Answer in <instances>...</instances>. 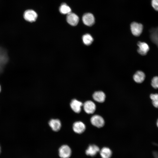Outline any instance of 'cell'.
Returning <instances> with one entry per match:
<instances>
[{
	"instance_id": "obj_8",
	"label": "cell",
	"mask_w": 158,
	"mask_h": 158,
	"mask_svg": "<svg viewBox=\"0 0 158 158\" xmlns=\"http://www.w3.org/2000/svg\"><path fill=\"white\" fill-rule=\"evenodd\" d=\"M66 20L70 25L75 26L78 24L79 21V18L75 14L71 12L67 14Z\"/></svg>"
},
{
	"instance_id": "obj_21",
	"label": "cell",
	"mask_w": 158,
	"mask_h": 158,
	"mask_svg": "<svg viewBox=\"0 0 158 158\" xmlns=\"http://www.w3.org/2000/svg\"><path fill=\"white\" fill-rule=\"evenodd\" d=\"M151 5L155 10L158 11V0H152Z\"/></svg>"
},
{
	"instance_id": "obj_23",
	"label": "cell",
	"mask_w": 158,
	"mask_h": 158,
	"mask_svg": "<svg viewBox=\"0 0 158 158\" xmlns=\"http://www.w3.org/2000/svg\"><path fill=\"white\" fill-rule=\"evenodd\" d=\"M1 147H0V153H1Z\"/></svg>"
},
{
	"instance_id": "obj_11",
	"label": "cell",
	"mask_w": 158,
	"mask_h": 158,
	"mask_svg": "<svg viewBox=\"0 0 158 158\" xmlns=\"http://www.w3.org/2000/svg\"><path fill=\"white\" fill-rule=\"evenodd\" d=\"M99 151V148L95 145H90L85 151L86 155L92 157L95 156Z\"/></svg>"
},
{
	"instance_id": "obj_13",
	"label": "cell",
	"mask_w": 158,
	"mask_h": 158,
	"mask_svg": "<svg viewBox=\"0 0 158 158\" xmlns=\"http://www.w3.org/2000/svg\"><path fill=\"white\" fill-rule=\"evenodd\" d=\"M8 60L6 53L4 50L0 49V73L1 72L4 66L7 63Z\"/></svg>"
},
{
	"instance_id": "obj_2",
	"label": "cell",
	"mask_w": 158,
	"mask_h": 158,
	"mask_svg": "<svg viewBox=\"0 0 158 158\" xmlns=\"http://www.w3.org/2000/svg\"><path fill=\"white\" fill-rule=\"evenodd\" d=\"M59 155L61 158H68L71 154V150L67 145L61 146L59 150Z\"/></svg>"
},
{
	"instance_id": "obj_10",
	"label": "cell",
	"mask_w": 158,
	"mask_h": 158,
	"mask_svg": "<svg viewBox=\"0 0 158 158\" xmlns=\"http://www.w3.org/2000/svg\"><path fill=\"white\" fill-rule=\"evenodd\" d=\"M83 106L82 103L76 99H73L70 103V107L72 110L76 113H79L81 111V107Z\"/></svg>"
},
{
	"instance_id": "obj_14",
	"label": "cell",
	"mask_w": 158,
	"mask_h": 158,
	"mask_svg": "<svg viewBox=\"0 0 158 158\" xmlns=\"http://www.w3.org/2000/svg\"><path fill=\"white\" fill-rule=\"evenodd\" d=\"M92 97L95 101L99 102L102 103L105 101L106 96L103 92L98 91L95 92L93 95Z\"/></svg>"
},
{
	"instance_id": "obj_12",
	"label": "cell",
	"mask_w": 158,
	"mask_h": 158,
	"mask_svg": "<svg viewBox=\"0 0 158 158\" xmlns=\"http://www.w3.org/2000/svg\"><path fill=\"white\" fill-rule=\"evenodd\" d=\"M49 126L52 130L55 131H57L60 129L61 127V123L58 119H51L49 122Z\"/></svg>"
},
{
	"instance_id": "obj_20",
	"label": "cell",
	"mask_w": 158,
	"mask_h": 158,
	"mask_svg": "<svg viewBox=\"0 0 158 158\" xmlns=\"http://www.w3.org/2000/svg\"><path fill=\"white\" fill-rule=\"evenodd\" d=\"M151 85L154 88L158 89V76H156L152 78Z\"/></svg>"
},
{
	"instance_id": "obj_24",
	"label": "cell",
	"mask_w": 158,
	"mask_h": 158,
	"mask_svg": "<svg viewBox=\"0 0 158 158\" xmlns=\"http://www.w3.org/2000/svg\"><path fill=\"white\" fill-rule=\"evenodd\" d=\"M1 86H0V92L1 91Z\"/></svg>"
},
{
	"instance_id": "obj_6",
	"label": "cell",
	"mask_w": 158,
	"mask_h": 158,
	"mask_svg": "<svg viewBox=\"0 0 158 158\" xmlns=\"http://www.w3.org/2000/svg\"><path fill=\"white\" fill-rule=\"evenodd\" d=\"M83 106L84 110L88 114H92L94 113L96 109L95 104L90 100L85 102L83 104Z\"/></svg>"
},
{
	"instance_id": "obj_4",
	"label": "cell",
	"mask_w": 158,
	"mask_h": 158,
	"mask_svg": "<svg viewBox=\"0 0 158 158\" xmlns=\"http://www.w3.org/2000/svg\"><path fill=\"white\" fill-rule=\"evenodd\" d=\"M23 16L26 21L32 22L36 20L37 17V15L34 11L28 10L24 12Z\"/></svg>"
},
{
	"instance_id": "obj_17",
	"label": "cell",
	"mask_w": 158,
	"mask_h": 158,
	"mask_svg": "<svg viewBox=\"0 0 158 158\" xmlns=\"http://www.w3.org/2000/svg\"><path fill=\"white\" fill-rule=\"evenodd\" d=\"M60 12L63 14H68L71 12L70 8L66 3H62L59 8Z\"/></svg>"
},
{
	"instance_id": "obj_22",
	"label": "cell",
	"mask_w": 158,
	"mask_h": 158,
	"mask_svg": "<svg viewBox=\"0 0 158 158\" xmlns=\"http://www.w3.org/2000/svg\"><path fill=\"white\" fill-rule=\"evenodd\" d=\"M157 127H158V119H157Z\"/></svg>"
},
{
	"instance_id": "obj_7",
	"label": "cell",
	"mask_w": 158,
	"mask_h": 158,
	"mask_svg": "<svg viewBox=\"0 0 158 158\" xmlns=\"http://www.w3.org/2000/svg\"><path fill=\"white\" fill-rule=\"evenodd\" d=\"M137 45L138 47V52L142 56L146 55L150 49V47L148 44L145 42H139Z\"/></svg>"
},
{
	"instance_id": "obj_16",
	"label": "cell",
	"mask_w": 158,
	"mask_h": 158,
	"mask_svg": "<svg viewBox=\"0 0 158 158\" xmlns=\"http://www.w3.org/2000/svg\"><path fill=\"white\" fill-rule=\"evenodd\" d=\"M100 154L102 158H110L111 156L112 152L108 147H104L101 150Z\"/></svg>"
},
{
	"instance_id": "obj_15",
	"label": "cell",
	"mask_w": 158,
	"mask_h": 158,
	"mask_svg": "<svg viewBox=\"0 0 158 158\" xmlns=\"http://www.w3.org/2000/svg\"><path fill=\"white\" fill-rule=\"evenodd\" d=\"M145 77L144 73L141 71H137L133 76L134 80L138 83H141L145 80Z\"/></svg>"
},
{
	"instance_id": "obj_18",
	"label": "cell",
	"mask_w": 158,
	"mask_h": 158,
	"mask_svg": "<svg viewBox=\"0 0 158 158\" xmlns=\"http://www.w3.org/2000/svg\"><path fill=\"white\" fill-rule=\"evenodd\" d=\"M84 43L87 45H90L93 41V39L91 35L86 34L84 35L82 37Z\"/></svg>"
},
{
	"instance_id": "obj_5",
	"label": "cell",
	"mask_w": 158,
	"mask_h": 158,
	"mask_svg": "<svg viewBox=\"0 0 158 158\" xmlns=\"http://www.w3.org/2000/svg\"><path fill=\"white\" fill-rule=\"evenodd\" d=\"M83 23L87 26L92 25L95 22V18L93 15L90 13L85 14L82 17Z\"/></svg>"
},
{
	"instance_id": "obj_1",
	"label": "cell",
	"mask_w": 158,
	"mask_h": 158,
	"mask_svg": "<svg viewBox=\"0 0 158 158\" xmlns=\"http://www.w3.org/2000/svg\"><path fill=\"white\" fill-rule=\"evenodd\" d=\"M130 29L131 32L134 35L138 36L142 32L143 27L141 23L133 22L131 24Z\"/></svg>"
},
{
	"instance_id": "obj_3",
	"label": "cell",
	"mask_w": 158,
	"mask_h": 158,
	"mask_svg": "<svg viewBox=\"0 0 158 158\" xmlns=\"http://www.w3.org/2000/svg\"><path fill=\"white\" fill-rule=\"evenodd\" d=\"M91 123L97 128H101L104 124V121L101 116L95 115L92 117L90 119Z\"/></svg>"
},
{
	"instance_id": "obj_19",
	"label": "cell",
	"mask_w": 158,
	"mask_h": 158,
	"mask_svg": "<svg viewBox=\"0 0 158 158\" xmlns=\"http://www.w3.org/2000/svg\"><path fill=\"white\" fill-rule=\"evenodd\" d=\"M150 97L152 100L153 106L155 108H158V94H151Z\"/></svg>"
},
{
	"instance_id": "obj_9",
	"label": "cell",
	"mask_w": 158,
	"mask_h": 158,
	"mask_svg": "<svg viewBox=\"0 0 158 158\" xmlns=\"http://www.w3.org/2000/svg\"><path fill=\"white\" fill-rule=\"evenodd\" d=\"M73 131L75 133L78 134L82 133L85 129V126L82 122L76 121L74 123L73 125Z\"/></svg>"
}]
</instances>
